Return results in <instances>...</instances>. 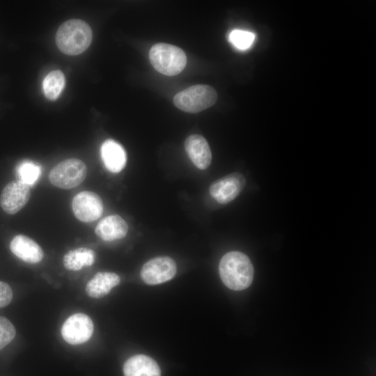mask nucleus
Returning <instances> with one entry per match:
<instances>
[{
	"mask_svg": "<svg viewBox=\"0 0 376 376\" xmlns=\"http://www.w3.org/2000/svg\"><path fill=\"white\" fill-rule=\"evenodd\" d=\"M65 84V78L61 71L58 70L51 71L42 82L45 97L49 100H56L63 91Z\"/></svg>",
	"mask_w": 376,
	"mask_h": 376,
	"instance_id": "a211bd4d",
	"label": "nucleus"
},
{
	"mask_svg": "<svg viewBox=\"0 0 376 376\" xmlns=\"http://www.w3.org/2000/svg\"><path fill=\"white\" fill-rule=\"evenodd\" d=\"M256 35L251 31L234 29L228 35L230 42L239 50H246L253 45Z\"/></svg>",
	"mask_w": 376,
	"mask_h": 376,
	"instance_id": "aec40b11",
	"label": "nucleus"
},
{
	"mask_svg": "<svg viewBox=\"0 0 376 376\" xmlns=\"http://www.w3.org/2000/svg\"><path fill=\"white\" fill-rule=\"evenodd\" d=\"M93 332L92 320L87 315L81 313L68 317L61 327L63 338L71 345H79L88 341Z\"/></svg>",
	"mask_w": 376,
	"mask_h": 376,
	"instance_id": "423d86ee",
	"label": "nucleus"
},
{
	"mask_svg": "<svg viewBox=\"0 0 376 376\" xmlns=\"http://www.w3.org/2000/svg\"><path fill=\"white\" fill-rule=\"evenodd\" d=\"M127 222L118 214L103 218L95 228L96 235L104 241L122 239L127 235Z\"/></svg>",
	"mask_w": 376,
	"mask_h": 376,
	"instance_id": "4468645a",
	"label": "nucleus"
},
{
	"mask_svg": "<svg viewBox=\"0 0 376 376\" xmlns=\"http://www.w3.org/2000/svg\"><path fill=\"white\" fill-rule=\"evenodd\" d=\"M219 272L223 283L233 290H242L249 287L254 274L249 257L236 251H230L221 258Z\"/></svg>",
	"mask_w": 376,
	"mask_h": 376,
	"instance_id": "f257e3e1",
	"label": "nucleus"
},
{
	"mask_svg": "<svg viewBox=\"0 0 376 376\" xmlns=\"http://www.w3.org/2000/svg\"><path fill=\"white\" fill-rule=\"evenodd\" d=\"M124 376H161L157 362L144 354L129 358L123 366Z\"/></svg>",
	"mask_w": 376,
	"mask_h": 376,
	"instance_id": "2eb2a0df",
	"label": "nucleus"
},
{
	"mask_svg": "<svg viewBox=\"0 0 376 376\" xmlns=\"http://www.w3.org/2000/svg\"><path fill=\"white\" fill-rule=\"evenodd\" d=\"M72 208L75 216L79 220L91 222L101 217L104 206L99 195L93 191H84L73 198Z\"/></svg>",
	"mask_w": 376,
	"mask_h": 376,
	"instance_id": "6e6552de",
	"label": "nucleus"
},
{
	"mask_svg": "<svg viewBox=\"0 0 376 376\" xmlns=\"http://www.w3.org/2000/svg\"><path fill=\"white\" fill-rule=\"evenodd\" d=\"M30 186L19 181H12L7 184L0 196V205L8 214L19 212L29 201Z\"/></svg>",
	"mask_w": 376,
	"mask_h": 376,
	"instance_id": "9d476101",
	"label": "nucleus"
},
{
	"mask_svg": "<svg viewBox=\"0 0 376 376\" xmlns=\"http://www.w3.org/2000/svg\"><path fill=\"white\" fill-rule=\"evenodd\" d=\"M93 39L89 25L84 21L72 19L63 23L57 30L56 43L63 53L75 56L88 49Z\"/></svg>",
	"mask_w": 376,
	"mask_h": 376,
	"instance_id": "f03ea898",
	"label": "nucleus"
},
{
	"mask_svg": "<svg viewBox=\"0 0 376 376\" xmlns=\"http://www.w3.org/2000/svg\"><path fill=\"white\" fill-rule=\"evenodd\" d=\"M217 100V93L207 85L191 86L177 93L173 97L174 104L188 113H198L212 106Z\"/></svg>",
	"mask_w": 376,
	"mask_h": 376,
	"instance_id": "20e7f679",
	"label": "nucleus"
},
{
	"mask_svg": "<svg viewBox=\"0 0 376 376\" xmlns=\"http://www.w3.org/2000/svg\"><path fill=\"white\" fill-rule=\"evenodd\" d=\"M187 155L199 169H206L212 161V153L206 139L201 135L192 134L185 142Z\"/></svg>",
	"mask_w": 376,
	"mask_h": 376,
	"instance_id": "9b49d317",
	"label": "nucleus"
},
{
	"mask_svg": "<svg viewBox=\"0 0 376 376\" xmlns=\"http://www.w3.org/2000/svg\"><path fill=\"white\" fill-rule=\"evenodd\" d=\"M13 291L8 284L0 281V308L8 306L12 301Z\"/></svg>",
	"mask_w": 376,
	"mask_h": 376,
	"instance_id": "4be33fe9",
	"label": "nucleus"
},
{
	"mask_svg": "<svg viewBox=\"0 0 376 376\" xmlns=\"http://www.w3.org/2000/svg\"><path fill=\"white\" fill-rule=\"evenodd\" d=\"M10 249L13 253L28 263H38L44 256L42 248L32 239L17 235L10 242Z\"/></svg>",
	"mask_w": 376,
	"mask_h": 376,
	"instance_id": "f8f14e48",
	"label": "nucleus"
},
{
	"mask_svg": "<svg viewBox=\"0 0 376 376\" xmlns=\"http://www.w3.org/2000/svg\"><path fill=\"white\" fill-rule=\"evenodd\" d=\"M245 185L246 179L242 173H233L212 182L210 194L219 203L226 204L240 194Z\"/></svg>",
	"mask_w": 376,
	"mask_h": 376,
	"instance_id": "1a4fd4ad",
	"label": "nucleus"
},
{
	"mask_svg": "<svg viewBox=\"0 0 376 376\" xmlns=\"http://www.w3.org/2000/svg\"><path fill=\"white\" fill-rule=\"evenodd\" d=\"M101 156L108 171L118 173L127 162V155L123 147L113 139H107L101 146Z\"/></svg>",
	"mask_w": 376,
	"mask_h": 376,
	"instance_id": "ddd939ff",
	"label": "nucleus"
},
{
	"mask_svg": "<svg viewBox=\"0 0 376 376\" xmlns=\"http://www.w3.org/2000/svg\"><path fill=\"white\" fill-rule=\"evenodd\" d=\"M154 68L159 72L174 76L180 73L186 66L187 56L180 47L167 43L154 45L149 52Z\"/></svg>",
	"mask_w": 376,
	"mask_h": 376,
	"instance_id": "7ed1b4c3",
	"label": "nucleus"
},
{
	"mask_svg": "<svg viewBox=\"0 0 376 376\" xmlns=\"http://www.w3.org/2000/svg\"><path fill=\"white\" fill-rule=\"evenodd\" d=\"M177 272L175 261L168 256L150 259L141 268L142 280L148 285H157L173 278Z\"/></svg>",
	"mask_w": 376,
	"mask_h": 376,
	"instance_id": "0eeeda50",
	"label": "nucleus"
},
{
	"mask_svg": "<svg viewBox=\"0 0 376 376\" xmlns=\"http://www.w3.org/2000/svg\"><path fill=\"white\" fill-rule=\"evenodd\" d=\"M95 258V252L88 248H78L70 250L63 257L64 267L69 270L77 271L84 267L93 264Z\"/></svg>",
	"mask_w": 376,
	"mask_h": 376,
	"instance_id": "f3484780",
	"label": "nucleus"
},
{
	"mask_svg": "<svg viewBox=\"0 0 376 376\" xmlns=\"http://www.w3.org/2000/svg\"><path fill=\"white\" fill-rule=\"evenodd\" d=\"M120 276L113 272H97L87 283L86 292L92 298H101L120 283Z\"/></svg>",
	"mask_w": 376,
	"mask_h": 376,
	"instance_id": "dca6fc26",
	"label": "nucleus"
},
{
	"mask_svg": "<svg viewBox=\"0 0 376 376\" xmlns=\"http://www.w3.org/2000/svg\"><path fill=\"white\" fill-rule=\"evenodd\" d=\"M16 172L19 179L18 180L31 187L39 178L42 172V168L36 163L25 160L18 164Z\"/></svg>",
	"mask_w": 376,
	"mask_h": 376,
	"instance_id": "6ab92c4d",
	"label": "nucleus"
},
{
	"mask_svg": "<svg viewBox=\"0 0 376 376\" xmlns=\"http://www.w3.org/2000/svg\"><path fill=\"white\" fill-rule=\"evenodd\" d=\"M15 333L12 322L6 318L0 316V350L13 340Z\"/></svg>",
	"mask_w": 376,
	"mask_h": 376,
	"instance_id": "412c9836",
	"label": "nucleus"
},
{
	"mask_svg": "<svg viewBox=\"0 0 376 376\" xmlns=\"http://www.w3.org/2000/svg\"><path fill=\"white\" fill-rule=\"evenodd\" d=\"M86 175L85 163L81 159L71 158L56 165L49 174V180L55 187L69 189L79 185Z\"/></svg>",
	"mask_w": 376,
	"mask_h": 376,
	"instance_id": "39448f33",
	"label": "nucleus"
}]
</instances>
